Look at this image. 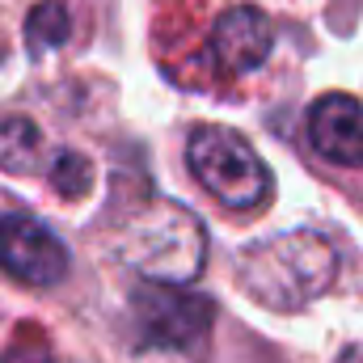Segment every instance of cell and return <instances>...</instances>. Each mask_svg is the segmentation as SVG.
Instances as JSON below:
<instances>
[{"mask_svg": "<svg viewBox=\"0 0 363 363\" xmlns=\"http://www.w3.org/2000/svg\"><path fill=\"white\" fill-rule=\"evenodd\" d=\"M338 363H363V342L359 347H347V351L338 355Z\"/></svg>", "mask_w": 363, "mask_h": 363, "instance_id": "7c38bea8", "label": "cell"}, {"mask_svg": "<svg viewBox=\"0 0 363 363\" xmlns=\"http://www.w3.org/2000/svg\"><path fill=\"white\" fill-rule=\"evenodd\" d=\"M135 325H140V338L148 347H194L207 330H211V304L194 291H182V283H148L135 291Z\"/></svg>", "mask_w": 363, "mask_h": 363, "instance_id": "277c9868", "label": "cell"}, {"mask_svg": "<svg viewBox=\"0 0 363 363\" xmlns=\"http://www.w3.org/2000/svg\"><path fill=\"white\" fill-rule=\"evenodd\" d=\"M308 140L334 165H363V106L347 93H325L308 110Z\"/></svg>", "mask_w": 363, "mask_h": 363, "instance_id": "52a82bcc", "label": "cell"}, {"mask_svg": "<svg viewBox=\"0 0 363 363\" xmlns=\"http://www.w3.org/2000/svg\"><path fill=\"white\" fill-rule=\"evenodd\" d=\"M47 174H51V186L64 199H81L93 182V169L81 152H55V165H47Z\"/></svg>", "mask_w": 363, "mask_h": 363, "instance_id": "30bf717a", "label": "cell"}, {"mask_svg": "<svg viewBox=\"0 0 363 363\" xmlns=\"http://www.w3.org/2000/svg\"><path fill=\"white\" fill-rule=\"evenodd\" d=\"M0 363H55L43 347H17V351H4Z\"/></svg>", "mask_w": 363, "mask_h": 363, "instance_id": "8fae6325", "label": "cell"}, {"mask_svg": "<svg viewBox=\"0 0 363 363\" xmlns=\"http://www.w3.org/2000/svg\"><path fill=\"white\" fill-rule=\"evenodd\" d=\"M338 271L334 245L317 233H287L241 254V287L271 308H300L317 300Z\"/></svg>", "mask_w": 363, "mask_h": 363, "instance_id": "6da1fadb", "label": "cell"}, {"mask_svg": "<svg viewBox=\"0 0 363 363\" xmlns=\"http://www.w3.org/2000/svg\"><path fill=\"white\" fill-rule=\"evenodd\" d=\"M203 224L174 203H152L123 228V258L152 283H190L203 271Z\"/></svg>", "mask_w": 363, "mask_h": 363, "instance_id": "7a4b0ae2", "label": "cell"}, {"mask_svg": "<svg viewBox=\"0 0 363 363\" xmlns=\"http://www.w3.org/2000/svg\"><path fill=\"white\" fill-rule=\"evenodd\" d=\"M47 165L43 135L30 118H4L0 123V169L13 174H38Z\"/></svg>", "mask_w": 363, "mask_h": 363, "instance_id": "ba28073f", "label": "cell"}, {"mask_svg": "<svg viewBox=\"0 0 363 363\" xmlns=\"http://www.w3.org/2000/svg\"><path fill=\"white\" fill-rule=\"evenodd\" d=\"M0 267L30 287H51L68 274V245L38 216L9 211L0 216Z\"/></svg>", "mask_w": 363, "mask_h": 363, "instance_id": "5b68a950", "label": "cell"}, {"mask_svg": "<svg viewBox=\"0 0 363 363\" xmlns=\"http://www.w3.org/2000/svg\"><path fill=\"white\" fill-rule=\"evenodd\" d=\"M271 47H274V30L262 9H228V13H220V21L211 30V55L233 77L262 68Z\"/></svg>", "mask_w": 363, "mask_h": 363, "instance_id": "8992f818", "label": "cell"}, {"mask_svg": "<svg viewBox=\"0 0 363 363\" xmlns=\"http://www.w3.org/2000/svg\"><path fill=\"white\" fill-rule=\"evenodd\" d=\"M68 34H72V21H68V9H64L60 0L38 4V9L30 13V21H26V38H30L34 51H51V47H60Z\"/></svg>", "mask_w": 363, "mask_h": 363, "instance_id": "9c48e42d", "label": "cell"}, {"mask_svg": "<svg viewBox=\"0 0 363 363\" xmlns=\"http://www.w3.org/2000/svg\"><path fill=\"white\" fill-rule=\"evenodd\" d=\"M186 161H190V174L203 182V190L228 211H258L274 190V178L262 165V157L250 148L245 135L228 127L190 131Z\"/></svg>", "mask_w": 363, "mask_h": 363, "instance_id": "3957f363", "label": "cell"}]
</instances>
